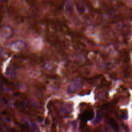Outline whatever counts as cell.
<instances>
[{
  "label": "cell",
  "mask_w": 132,
  "mask_h": 132,
  "mask_svg": "<svg viewBox=\"0 0 132 132\" xmlns=\"http://www.w3.org/2000/svg\"><path fill=\"white\" fill-rule=\"evenodd\" d=\"M14 35L13 29L8 25H5L2 27L0 30V37L5 40H8L12 38Z\"/></svg>",
  "instance_id": "cell-1"
},
{
  "label": "cell",
  "mask_w": 132,
  "mask_h": 132,
  "mask_svg": "<svg viewBox=\"0 0 132 132\" xmlns=\"http://www.w3.org/2000/svg\"><path fill=\"white\" fill-rule=\"evenodd\" d=\"M81 86V82L79 79H76L73 81L67 88V92L69 94L74 93L78 90Z\"/></svg>",
  "instance_id": "cell-2"
},
{
  "label": "cell",
  "mask_w": 132,
  "mask_h": 132,
  "mask_svg": "<svg viewBox=\"0 0 132 132\" xmlns=\"http://www.w3.org/2000/svg\"><path fill=\"white\" fill-rule=\"evenodd\" d=\"M26 46V43L22 41H16L10 45L11 50L15 51H21L23 50Z\"/></svg>",
  "instance_id": "cell-3"
},
{
  "label": "cell",
  "mask_w": 132,
  "mask_h": 132,
  "mask_svg": "<svg viewBox=\"0 0 132 132\" xmlns=\"http://www.w3.org/2000/svg\"><path fill=\"white\" fill-rule=\"evenodd\" d=\"M94 117V113L92 110H87L85 111L82 115V118L85 121L92 120Z\"/></svg>",
  "instance_id": "cell-4"
},
{
  "label": "cell",
  "mask_w": 132,
  "mask_h": 132,
  "mask_svg": "<svg viewBox=\"0 0 132 132\" xmlns=\"http://www.w3.org/2000/svg\"><path fill=\"white\" fill-rule=\"evenodd\" d=\"M64 10L65 12L67 14H72L73 11V4L71 1H67L63 6Z\"/></svg>",
  "instance_id": "cell-5"
},
{
  "label": "cell",
  "mask_w": 132,
  "mask_h": 132,
  "mask_svg": "<svg viewBox=\"0 0 132 132\" xmlns=\"http://www.w3.org/2000/svg\"><path fill=\"white\" fill-rule=\"evenodd\" d=\"M24 123H25V124L32 131H34V132L36 131V130H37V127H36V125L32 123L31 121L28 120H26L24 121Z\"/></svg>",
  "instance_id": "cell-6"
},
{
  "label": "cell",
  "mask_w": 132,
  "mask_h": 132,
  "mask_svg": "<svg viewBox=\"0 0 132 132\" xmlns=\"http://www.w3.org/2000/svg\"><path fill=\"white\" fill-rule=\"evenodd\" d=\"M6 74L8 77H9L11 78H13L15 77V70L12 68H9L7 69Z\"/></svg>",
  "instance_id": "cell-7"
},
{
  "label": "cell",
  "mask_w": 132,
  "mask_h": 132,
  "mask_svg": "<svg viewBox=\"0 0 132 132\" xmlns=\"http://www.w3.org/2000/svg\"><path fill=\"white\" fill-rule=\"evenodd\" d=\"M109 123L110 124V125L116 130H117L118 129V124L117 123V122L115 121V120L114 119H113L112 118H110L109 119Z\"/></svg>",
  "instance_id": "cell-8"
},
{
  "label": "cell",
  "mask_w": 132,
  "mask_h": 132,
  "mask_svg": "<svg viewBox=\"0 0 132 132\" xmlns=\"http://www.w3.org/2000/svg\"><path fill=\"white\" fill-rule=\"evenodd\" d=\"M78 8L79 9V10L81 12V13H84L85 12V8L84 7V6L81 5V4H78Z\"/></svg>",
  "instance_id": "cell-9"
},
{
  "label": "cell",
  "mask_w": 132,
  "mask_h": 132,
  "mask_svg": "<svg viewBox=\"0 0 132 132\" xmlns=\"http://www.w3.org/2000/svg\"><path fill=\"white\" fill-rule=\"evenodd\" d=\"M4 53H5V51H4V49L2 47H0V57H2L4 55Z\"/></svg>",
  "instance_id": "cell-10"
}]
</instances>
